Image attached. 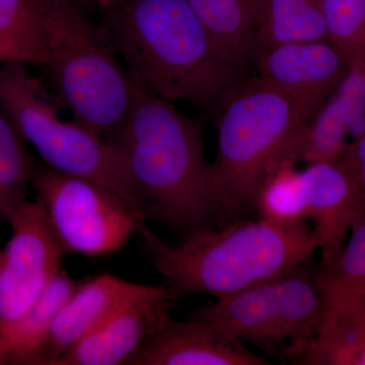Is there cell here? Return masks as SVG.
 <instances>
[{"instance_id": "6", "label": "cell", "mask_w": 365, "mask_h": 365, "mask_svg": "<svg viewBox=\"0 0 365 365\" xmlns=\"http://www.w3.org/2000/svg\"><path fill=\"white\" fill-rule=\"evenodd\" d=\"M0 108L26 143L52 169L88 178L113 190L137 220H150V210L107 139L78 122L62 120L49 93L28 64H0Z\"/></svg>"}, {"instance_id": "12", "label": "cell", "mask_w": 365, "mask_h": 365, "mask_svg": "<svg viewBox=\"0 0 365 365\" xmlns=\"http://www.w3.org/2000/svg\"><path fill=\"white\" fill-rule=\"evenodd\" d=\"M306 182L309 220L321 252L319 267L332 265L344 248L346 239L365 215L364 201L352 170L342 155L307 163Z\"/></svg>"}, {"instance_id": "23", "label": "cell", "mask_w": 365, "mask_h": 365, "mask_svg": "<svg viewBox=\"0 0 365 365\" xmlns=\"http://www.w3.org/2000/svg\"><path fill=\"white\" fill-rule=\"evenodd\" d=\"M44 0H0V36L26 55L30 66H44L42 13Z\"/></svg>"}, {"instance_id": "21", "label": "cell", "mask_w": 365, "mask_h": 365, "mask_svg": "<svg viewBox=\"0 0 365 365\" xmlns=\"http://www.w3.org/2000/svg\"><path fill=\"white\" fill-rule=\"evenodd\" d=\"M26 144L11 118L0 108V222L9 223L28 201L26 191L36 160Z\"/></svg>"}, {"instance_id": "28", "label": "cell", "mask_w": 365, "mask_h": 365, "mask_svg": "<svg viewBox=\"0 0 365 365\" xmlns=\"http://www.w3.org/2000/svg\"><path fill=\"white\" fill-rule=\"evenodd\" d=\"M359 365H365V350L364 354H362L361 359H360Z\"/></svg>"}, {"instance_id": "7", "label": "cell", "mask_w": 365, "mask_h": 365, "mask_svg": "<svg viewBox=\"0 0 365 365\" xmlns=\"http://www.w3.org/2000/svg\"><path fill=\"white\" fill-rule=\"evenodd\" d=\"M327 307L307 263L284 275L207 302L194 313L274 359L300 364Z\"/></svg>"}, {"instance_id": "24", "label": "cell", "mask_w": 365, "mask_h": 365, "mask_svg": "<svg viewBox=\"0 0 365 365\" xmlns=\"http://www.w3.org/2000/svg\"><path fill=\"white\" fill-rule=\"evenodd\" d=\"M329 41L349 61H365V0H321Z\"/></svg>"}, {"instance_id": "8", "label": "cell", "mask_w": 365, "mask_h": 365, "mask_svg": "<svg viewBox=\"0 0 365 365\" xmlns=\"http://www.w3.org/2000/svg\"><path fill=\"white\" fill-rule=\"evenodd\" d=\"M31 186L44 206L67 254L104 256L119 251L135 234L137 220L113 190L36 160Z\"/></svg>"}, {"instance_id": "14", "label": "cell", "mask_w": 365, "mask_h": 365, "mask_svg": "<svg viewBox=\"0 0 365 365\" xmlns=\"http://www.w3.org/2000/svg\"><path fill=\"white\" fill-rule=\"evenodd\" d=\"M241 340L220 327L193 318H170L129 365H267Z\"/></svg>"}, {"instance_id": "11", "label": "cell", "mask_w": 365, "mask_h": 365, "mask_svg": "<svg viewBox=\"0 0 365 365\" xmlns=\"http://www.w3.org/2000/svg\"><path fill=\"white\" fill-rule=\"evenodd\" d=\"M168 288L131 282L110 274L81 280L53 321L33 365H53L120 309L135 300L163 294Z\"/></svg>"}, {"instance_id": "4", "label": "cell", "mask_w": 365, "mask_h": 365, "mask_svg": "<svg viewBox=\"0 0 365 365\" xmlns=\"http://www.w3.org/2000/svg\"><path fill=\"white\" fill-rule=\"evenodd\" d=\"M217 153L210 163L211 194L220 227L254 210L266 175L287 158L297 160L309 123L292 98L251 74L215 105Z\"/></svg>"}, {"instance_id": "9", "label": "cell", "mask_w": 365, "mask_h": 365, "mask_svg": "<svg viewBox=\"0 0 365 365\" xmlns=\"http://www.w3.org/2000/svg\"><path fill=\"white\" fill-rule=\"evenodd\" d=\"M9 225L11 239L0 261V332L28 311L68 255L38 199L26 201Z\"/></svg>"}, {"instance_id": "3", "label": "cell", "mask_w": 365, "mask_h": 365, "mask_svg": "<svg viewBox=\"0 0 365 365\" xmlns=\"http://www.w3.org/2000/svg\"><path fill=\"white\" fill-rule=\"evenodd\" d=\"M135 234L163 284L180 297L237 294L304 265L318 250L307 223L282 227L258 218L202 228L179 245L163 241L145 222H138Z\"/></svg>"}, {"instance_id": "5", "label": "cell", "mask_w": 365, "mask_h": 365, "mask_svg": "<svg viewBox=\"0 0 365 365\" xmlns=\"http://www.w3.org/2000/svg\"><path fill=\"white\" fill-rule=\"evenodd\" d=\"M74 0H44V66L74 121L103 138L123 126L139 86L118 57L102 21Z\"/></svg>"}, {"instance_id": "18", "label": "cell", "mask_w": 365, "mask_h": 365, "mask_svg": "<svg viewBox=\"0 0 365 365\" xmlns=\"http://www.w3.org/2000/svg\"><path fill=\"white\" fill-rule=\"evenodd\" d=\"M335 263L317 267L314 279L327 311L365 318V215L352 225Z\"/></svg>"}, {"instance_id": "10", "label": "cell", "mask_w": 365, "mask_h": 365, "mask_svg": "<svg viewBox=\"0 0 365 365\" xmlns=\"http://www.w3.org/2000/svg\"><path fill=\"white\" fill-rule=\"evenodd\" d=\"M349 68L345 55L330 41L260 45L252 63L255 76L294 100L309 122Z\"/></svg>"}, {"instance_id": "30", "label": "cell", "mask_w": 365, "mask_h": 365, "mask_svg": "<svg viewBox=\"0 0 365 365\" xmlns=\"http://www.w3.org/2000/svg\"><path fill=\"white\" fill-rule=\"evenodd\" d=\"M0 365H2V364H1V360H0Z\"/></svg>"}, {"instance_id": "20", "label": "cell", "mask_w": 365, "mask_h": 365, "mask_svg": "<svg viewBox=\"0 0 365 365\" xmlns=\"http://www.w3.org/2000/svg\"><path fill=\"white\" fill-rule=\"evenodd\" d=\"M297 160L287 158L264 178L255 198L253 213L258 220L282 227L309 220L306 182Z\"/></svg>"}, {"instance_id": "15", "label": "cell", "mask_w": 365, "mask_h": 365, "mask_svg": "<svg viewBox=\"0 0 365 365\" xmlns=\"http://www.w3.org/2000/svg\"><path fill=\"white\" fill-rule=\"evenodd\" d=\"M365 133V62L349 71L325 104L307 124L300 137L297 160L307 163L332 160L352 140Z\"/></svg>"}, {"instance_id": "25", "label": "cell", "mask_w": 365, "mask_h": 365, "mask_svg": "<svg viewBox=\"0 0 365 365\" xmlns=\"http://www.w3.org/2000/svg\"><path fill=\"white\" fill-rule=\"evenodd\" d=\"M341 155L356 178L365 208V133L349 143Z\"/></svg>"}, {"instance_id": "2", "label": "cell", "mask_w": 365, "mask_h": 365, "mask_svg": "<svg viewBox=\"0 0 365 365\" xmlns=\"http://www.w3.org/2000/svg\"><path fill=\"white\" fill-rule=\"evenodd\" d=\"M109 141L148 205L150 220L186 235L217 227L210 163L196 120L139 88L126 121Z\"/></svg>"}, {"instance_id": "13", "label": "cell", "mask_w": 365, "mask_h": 365, "mask_svg": "<svg viewBox=\"0 0 365 365\" xmlns=\"http://www.w3.org/2000/svg\"><path fill=\"white\" fill-rule=\"evenodd\" d=\"M179 299L168 288L163 294L131 302L66 350L53 365H129L169 321Z\"/></svg>"}, {"instance_id": "29", "label": "cell", "mask_w": 365, "mask_h": 365, "mask_svg": "<svg viewBox=\"0 0 365 365\" xmlns=\"http://www.w3.org/2000/svg\"><path fill=\"white\" fill-rule=\"evenodd\" d=\"M2 250H0V261H1Z\"/></svg>"}, {"instance_id": "26", "label": "cell", "mask_w": 365, "mask_h": 365, "mask_svg": "<svg viewBox=\"0 0 365 365\" xmlns=\"http://www.w3.org/2000/svg\"><path fill=\"white\" fill-rule=\"evenodd\" d=\"M6 62H23L30 66L28 58L21 50L0 36V64Z\"/></svg>"}, {"instance_id": "17", "label": "cell", "mask_w": 365, "mask_h": 365, "mask_svg": "<svg viewBox=\"0 0 365 365\" xmlns=\"http://www.w3.org/2000/svg\"><path fill=\"white\" fill-rule=\"evenodd\" d=\"M81 281L61 270L20 319L0 332L2 365H33L57 314Z\"/></svg>"}, {"instance_id": "16", "label": "cell", "mask_w": 365, "mask_h": 365, "mask_svg": "<svg viewBox=\"0 0 365 365\" xmlns=\"http://www.w3.org/2000/svg\"><path fill=\"white\" fill-rule=\"evenodd\" d=\"M220 57L252 73L257 46V0H187Z\"/></svg>"}, {"instance_id": "19", "label": "cell", "mask_w": 365, "mask_h": 365, "mask_svg": "<svg viewBox=\"0 0 365 365\" xmlns=\"http://www.w3.org/2000/svg\"><path fill=\"white\" fill-rule=\"evenodd\" d=\"M257 38L258 46L329 41L321 0H257Z\"/></svg>"}, {"instance_id": "22", "label": "cell", "mask_w": 365, "mask_h": 365, "mask_svg": "<svg viewBox=\"0 0 365 365\" xmlns=\"http://www.w3.org/2000/svg\"><path fill=\"white\" fill-rule=\"evenodd\" d=\"M364 350L365 318L327 311L300 364L359 365Z\"/></svg>"}, {"instance_id": "27", "label": "cell", "mask_w": 365, "mask_h": 365, "mask_svg": "<svg viewBox=\"0 0 365 365\" xmlns=\"http://www.w3.org/2000/svg\"><path fill=\"white\" fill-rule=\"evenodd\" d=\"M74 1L78 2L88 11H90V9H100V11H102L104 7L108 6L110 0H74Z\"/></svg>"}, {"instance_id": "1", "label": "cell", "mask_w": 365, "mask_h": 365, "mask_svg": "<svg viewBox=\"0 0 365 365\" xmlns=\"http://www.w3.org/2000/svg\"><path fill=\"white\" fill-rule=\"evenodd\" d=\"M101 11L122 64L155 97L215 107L251 74L220 57L187 0H110Z\"/></svg>"}]
</instances>
